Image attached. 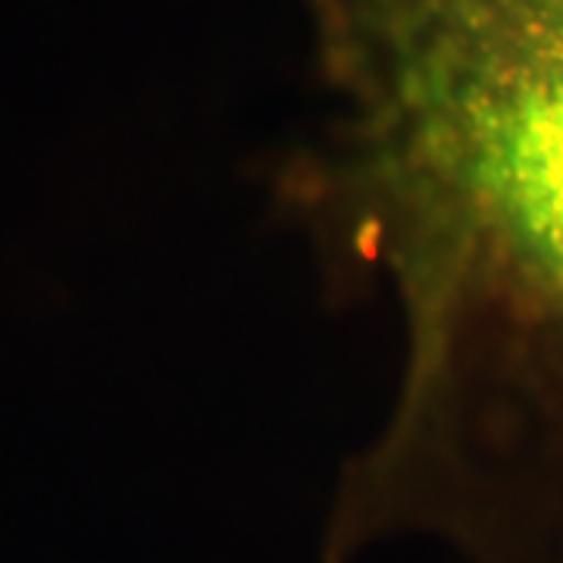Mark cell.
Returning a JSON list of instances; mask_svg holds the SVG:
<instances>
[{"instance_id":"6da1fadb","label":"cell","mask_w":563,"mask_h":563,"mask_svg":"<svg viewBox=\"0 0 563 563\" xmlns=\"http://www.w3.org/2000/svg\"><path fill=\"white\" fill-rule=\"evenodd\" d=\"M329 113L282 201L398 322L322 563H563V0H301Z\"/></svg>"}]
</instances>
